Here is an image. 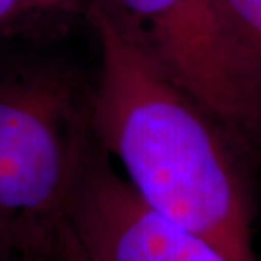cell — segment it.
I'll return each mask as SVG.
<instances>
[{
    "label": "cell",
    "mask_w": 261,
    "mask_h": 261,
    "mask_svg": "<svg viewBox=\"0 0 261 261\" xmlns=\"http://www.w3.org/2000/svg\"><path fill=\"white\" fill-rule=\"evenodd\" d=\"M87 22L100 53L90 88L97 144L153 211L256 261L248 153L95 0Z\"/></svg>",
    "instance_id": "cell-1"
},
{
    "label": "cell",
    "mask_w": 261,
    "mask_h": 261,
    "mask_svg": "<svg viewBox=\"0 0 261 261\" xmlns=\"http://www.w3.org/2000/svg\"><path fill=\"white\" fill-rule=\"evenodd\" d=\"M95 149L90 88L56 66L0 71V261H56Z\"/></svg>",
    "instance_id": "cell-2"
},
{
    "label": "cell",
    "mask_w": 261,
    "mask_h": 261,
    "mask_svg": "<svg viewBox=\"0 0 261 261\" xmlns=\"http://www.w3.org/2000/svg\"><path fill=\"white\" fill-rule=\"evenodd\" d=\"M249 158L261 154V76L219 0H95Z\"/></svg>",
    "instance_id": "cell-3"
},
{
    "label": "cell",
    "mask_w": 261,
    "mask_h": 261,
    "mask_svg": "<svg viewBox=\"0 0 261 261\" xmlns=\"http://www.w3.org/2000/svg\"><path fill=\"white\" fill-rule=\"evenodd\" d=\"M56 261H238L144 203L100 146L63 229Z\"/></svg>",
    "instance_id": "cell-4"
},
{
    "label": "cell",
    "mask_w": 261,
    "mask_h": 261,
    "mask_svg": "<svg viewBox=\"0 0 261 261\" xmlns=\"http://www.w3.org/2000/svg\"><path fill=\"white\" fill-rule=\"evenodd\" d=\"M93 0H0V34H53L85 19Z\"/></svg>",
    "instance_id": "cell-5"
},
{
    "label": "cell",
    "mask_w": 261,
    "mask_h": 261,
    "mask_svg": "<svg viewBox=\"0 0 261 261\" xmlns=\"http://www.w3.org/2000/svg\"><path fill=\"white\" fill-rule=\"evenodd\" d=\"M234 36L261 76V0H219Z\"/></svg>",
    "instance_id": "cell-6"
}]
</instances>
